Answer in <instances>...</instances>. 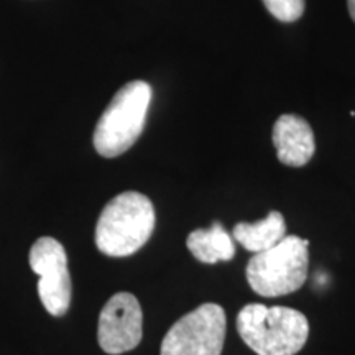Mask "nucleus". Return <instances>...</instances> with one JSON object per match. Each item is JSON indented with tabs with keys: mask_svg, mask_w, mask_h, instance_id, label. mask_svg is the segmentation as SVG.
<instances>
[{
	"mask_svg": "<svg viewBox=\"0 0 355 355\" xmlns=\"http://www.w3.org/2000/svg\"><path fill=\"white\" fill-rule=\"evenodd\" d=\"M155 222L152 201L144 194L127 191L102 209L96 225V245L104 255L128 257L150 241Z\"/></svg>",
	"mask_w": 355,
	"mask_h": 355,
	"instance_id": "f257e3e1",
	"label": "nucleus"
},
{
	"mask_svg": "<svg viewBox=\"0 0 355 355\" xmlns=\"http://www.w3.org/2000/svg\"><path fill=\"white\" fill-rule=\"evenodd\" d=\"M242 340L259 355H295L309 336L308 318L300 311L263 304H247L237 316Z\"/></svg>",
	"mask_w": 355,
	"mask_h": 355,
	"instance_id": "f03ea898",
	"label": "nucleus"
},
{
	"mask_svg": "<svg viewBox=\"0 0 355 355\" xmlns=\"http://www.w3.org/2000/svg\"><path fill=\"white\" fill-rule=\"evenodd\" d=\"M347 7L350 17H352V20L355 21V0H347Z\"/></svg>",
	"mask_w": 355,
	"mask_h": 355,
	"instance_id": "f8f14e48",
	"label": "nucleus"
},
{
	"mask_svg": "<svg viewBox=\"0 0 355 355\" xmlns=\"http://www.w3.org/2000/svg\"><path fill=\"white\" fill-rule=\"evenodd\" d=\"M150 101L152 87L145 81H132L119 89L94 130V146L101 157H119L139 140L146 122Z\"/></svg>",
	"mask_w": 355,
	"mask_h": 355,
	"instance_id": "7ed1b4c3",
	"label": "nucleus"
},
{
	"mask_svg": "<svg viewBox=\"0 0 355 355\" xmlns=\"http://www.w3.org/2000/svg\"><path fill=\"white\" fill-rule=\"evenodd\" d=\"M186 245L194 259L207 265L229 261L235 255L232 239L219 222L212 224L211 229L193 230L186 239Z\"/></svg>",
	"mask_w": 355,
	"mask_h": 355,
	"instance_id": "9d476101",
	"label": "nucleus"
},
{
	"mask_svg": "<svg viewBox=\"0 0 355 355\" xmlns=\"http://www.w3.org/2000/svg\"><path fill=\"white\" fill-rule=\"evenodd\" d=\"M273 145L283 165L300 168L309 163L316 150L313 128L295 114L279 115L273 125Z\"/></svg>",
	"mask_w": 355,
	"mask_h": 355,
	"instance_id": "6e6552de",
	"label": "nucleus"
},
{
	"mask_svg": "<svg viewBox=\"0 0 355 355\" xmlns=\"http://www.w3.org/2000/svg\"><path fill=\"white\" fill-rule=\"evenodd\" d=\"M30 268L38 275V296L51 316H64L71 304V277L64 247L53 237H40L30 250Z\"/></svg>",
	"mask_w": 355,
	"mask_h": 355,
	"instance_id": "423d86ee",
	"label": "nucleus"
},
{
	"mask_svg": "<svg viewBox=\"0 0 355 355\" xmlns=\"http://www.w3.org/2000/svg\"><path fill=\"white\" fill-rule=\"evenodd\" d=\"M234 239L247 252L252 254H260V252L268 250L283 241L286 235V222L282 212L272 211L265 219L257 220L254 224L248 222H239L232 230Z\"/></svg>",
	"mask_w": 355,
	"mask_h": 355,
	"instance_id": "1a4fd4ad",
	"label": "nucleus"
},
{
	"mask_svg": "<svg viewBox=\"0 0 355 355\" xmlns=\"http://www.w3.org/2000/svg\"><path fill=\"white\" fill-rule=\"evenodd\" d=\"M225 340V311L206 303L171 326L159 355H220Z\"/></svg>",
	"mask_w": 355,
	"mask_h": 355,
	"instance_id": "39448f33",
	"label": "nucleus"
},
{
	"mask_svg": "<svg viewBox=\"0 0 355 355\" xmlns=\"http://www.w3.org/2000/svg\"><path fill=\"white\" fill-rule=\"evenodd\" d=\"M275 19L285 24L296 21L304 12V0H261Z\"/></svg>",
	"mask_w": 355,
	"mask_h": 355,
	"instance_id": "9b49d317",
	"label": "nucleus"
},
{
	"mask_svg": "<svg viewBox=\"0 0 355 355\" xmlns=\"http://www.w3.org/2000/svg\"><path fill=\"white\" fill-rule=\"evenodd\" d=\"M308 245L298 235H285L275 247L254 254L245 272L252 290L265 298L298 291L308 278Z\"/></svg>",
	"mask_w": 355,
	"mask_h": 355,
	"instance_id": "20e7f679",
	"label": "nucleus"
},
{
	"mask_svg": "<svg viewBox=\"0 0 355 355\" xmlns=\"http://www.w3.org/2000/svg\"><path fill=\"white\" fill-rule=\"evenodd\" d=\"M144 336V313L132 293H117L105 303L99 316L97 340L105 354L133 350Z\"/></svg>",
	"mask_w": 355,
	"mask_h": 355,
	"instance_id": "0eeeda50",
	"label": "nucleus"
}]
</instances>
